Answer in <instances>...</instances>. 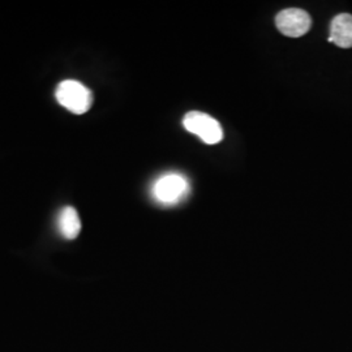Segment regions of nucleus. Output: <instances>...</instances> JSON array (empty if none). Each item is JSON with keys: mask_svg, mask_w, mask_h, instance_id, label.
<instances>
[{"mask_svg": "<svg viewBox=\"0 0 352 352\" xmlns=\"http://www.w3.org/2000/svg\"><path fill=\"white\" fill-rule=\"evenodd\" d=\"M59 104L76 115L88 113L93 104V93L84 84L76 80H64L55 90Z\"/></svg>", "mask_w": 352, "mask_h": 352, "instance_id": "f257e3e1", "label": "nucleus"}, {"mask_svg": "<svg viewBox=\"0 0 352 352\" xmlns=\"http://www.w3.org/2000/svg\"><path fill=\"white\" fill-rule=\"evenodd\" d=\"M186 129L209 145L221 142L223 139V129L221 124L208 113L190 111L183 119Z\"/></svg>", "mask_w": 352, "mask_h": 352, "instance_id": "f03ea898", "label": "nucleus"}, {"mask_svg": "<svg viewBox=\"0 0 352 352\" xmlns=\"http://www.w3.org/2000/svg\"><path fill=\"white\" fill-rule=\"evenodd\" d=\"M188 182L183 175L167 174L161 176L153 186L154 199L164 205H171L183 200L188 193Z\"/></svg>", "mask_w": 352, "mask_h": 352, "instance_id": "7ed1b4c3", "label": "nucleus"}, {"mask_svg": "<svg viewBox=\"0 0 352 352\" xmlns=\"http://www.w3.org/2000/svg\"><path fill=\"white\" fill-rule=\"evenodd\" d=\"M276 25L278 30L286 37L299 38L308 33L312 25V20L304 10L287 8L278 13Z\"/></svg>", "mask_w": 352, "mask_h": 352, "instance_id": "20e7f679", "label": "nucleus"}, {"mask_svg": "<svg viewBox=\"0 0 352 352\" xmlns=\"http://www.w3.org/2000/svg\"><path fill=\"white\" fill-rule=\"evenodd\" d=\"M330 43L337 45L340 49L352 47V14L340 13L336 16L330 24Z\"/></svg>", "mask_w": 352, "mask_h": 352, "instance_id": "39448f33", "label": "nucleus"}, {"mask_svg": "<svg viewBox=\"0 0 352 352\" xmlns=\"http://www.w3.org/2000/svg\"><path fill=\"white\" fill-rule=\"evenodd\" d=\"M58 228L64 239L74 240L78 236L81 231V221L75 208L65 206L59 214Z\"/></svg>", "mask_w": 352, "mask_h": 352, "instance_id": "423d86ee", "label": "nucleus"}]
</instances>
